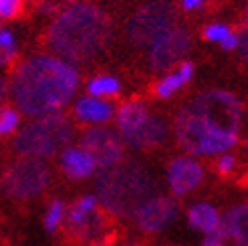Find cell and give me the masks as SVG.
<instances>
[{"label": "cell", "instance_id": "1", "mask_svg": "<svg viewBox=\"0 0 248 246\" xmlns=\"http://www.w3.org/2000/svg\"><path fill=\"white\" fill-rule=\"evenodd\" d=\"M244 107L236 95L222 89L204 91L176 117L173 131L178 143L194 155H214L238 141Z\"/></svg>", "mask_w": 248, "mask_h": 246}, {"label": "cell", "instance_id": "2", "mask_svg": "<svg viewBox=\"0 0 248 246\" xmlns=\"http://www.w3.org/2000/svg\"><path fill=\"white\" fill-rule=\"evenodd\" d=\"M77 87L79 73L71 63L53 55H36L18 65L10 93L24 115L43 117L63 109Z\"/></svg>", "mask_w": 248, "mask_h": 246}, {"label": "cell", "instance_id": "3", "mask_svg": "<svg viewBox=\"0 0 248 246\" xmlns=\"http://www.w3.org/2000/svg\"><path fill=\"white\" fill-rule=\"evenodd\" d=\"M111 39V20L87 0H73L55 16L46 43L59 59L81 63L97 57Z\"/></svg>", "mask_w": 248, "mask_h": 246}, {"label": "cell", "instance_id": "4", "mask_svg": "<svg viewBox=\"0 0 248 246\" xmlns=\"http://www.w3.org/2000/svg\"><path fill=\"white\" fill-rule=\"evenodd\" d=\"M155 192L152 174L135 162L105 168L97 178V200L115 216H133L138 206L154 198Z\"/></svg>", "mask_w": 248, "mask_h": 246}, {"label": "cell", "instance_id": "5", "mask_svg": "<svg viewBox=\"0 0 248 246\" xmlns=\"http://www.w3.org/2000/svg\"><path fill=\"white\" fill-rule=\"evenodd\" d=\"M75 138V127L67 115L48 113L31 121L18 135L12 147L22 157H48L65 147Z\"/></svg>", "mask_w": 248, "mask_h": 246}, {"label": "cell", "instance_id": "6", "mask_svg": "<svg viewBox=\"0 0 248 246\" xmlns=\"http://www.w3.org/2000/svg\"><path fill=\"white\" fill-rule=\"evenodd\" d=\"M48 182H51V174L41 159L20 157L2 174L0 188L15 200H29L43 194Z\"/></svg>", "mask_w": 248, "mask_h": 246}, {"label": "cell", "instance_id": "7", "mask_svg": "<svg viewBox=\"0 0 248 246\" xmlns=\"http://www.w3.org/2000/svg\"><path fill=\"white\" fill-rule=\"evenodd\" d=\"M178 24V12L171 2L155 0L147 2L131 16L127 34L135 46H150L159 34H164Z\"/></svg>", "mask_w": 248, "mask_h": 246}, {"label": "cell", "instance_id": "8", "mask_svg": "<svg viewBox=\"0 0 248 246\" xmlns=\"http://www.w3.org/2000/svg\"><path fill=\"white\" fill-rule=\"evenodd\" d=\"M192 46V34L184 27H171L150 45V65L155 71H166L176 63H182L184 55Z\"/></svg>", "mask_w": 248, "mask_h": 246}, {"label": "cell", "instance_id": "9", "mask_svg": "<svg viewBox=\"0 0 248 246\" xmlns=\"http://www.w3.org/2000/svg\"><path fill=\"white\" fill-rule=\"evenodd\" d=\"M81 147L89 152L97 168H111L121 162L123 141L121 138L107 127H91L81 135Z\"/></svg>", "mask_w": 248, "mask_h": 246}, {"label": "cell", "instance_id": "10", "mask_svg": "<svg viewBox=\"0 0 248 246\" xmlns=\"http://www.w3.org/2000/svg\"><path fill=\"white\" fill-rule=\"evenodd\" d=\"M178 212V200L170 198V196H154L141 206H138V210L133 212V220L143 232H159L176 220Z\"/></svg>", "mask_w": 248, "mask_h": 246}, {"label": "cell", "instance_id": "11", "mask_svg": "<svg viewBox=\"0 0 248 246\" xmlns=\"http://www.w3.org/2000/svg\"><path fill=\"white\" fill-rule=\"evenodd\" d=\"M204 178L202 166L192 157H176L168 166V184L176 196L190 194Z\"/></svg>", "mask_w": 248, "mask_h": 246}, {"label": "cell", "instance_id": "12", "mask_svg": "<svg viewBox=\"0 0 248 246\" xmlns=\"http://www.w3.org/2000/svg\"><path fill=\"white\" fill-rule=\"evenodd\" d=\"M166 139H168V125H166V121L157 115H150L131 135L125 138V141L133 147H138V150L157 147Z\"/></svg>", "mask_w": 248, "mask_h": 246}, {"label": "cell", "instance_id": "13", "mask_svg": "<svg viewBox=\"0 0 248 246\" xmlns=\"http://www.w3.org/2000/svg\"><path fill=\"white\" fill-rule=\"evenodd\" d=\"M61 166H63L65 174L73 180H83L91 176L97 168L91 154L85 152L83 147H67L63 155H61Z\"/></svg>", "mask_w": 248, "mask_h": 246}, {"label": "cell", "instance_id": "14", "mask_svg": "<svg viewBox=\"0 0 248 246\" xmlns=\"http://www.w3.org/2000/svg\"><path fill=\"white\" fill-rule=\"evenodd\" d=\"M150 115L152 113L147 105L140 99H131L127 103H123L117 111V129L121 133V138L125 139L127 135H131Z\"/></svg>", "mask_w": 248, "mask_h": 246}, {"label": "cell", "instance_id": "15", "mask_svg": "<svg viewBox=\"0 0 248 246\" xmlns=\"http://www.w3.org/2000/svg\"><path fill=\"white\" fill-rule=\"evenodd\" d=\"M113 105L107 99H97V97H81L75 103V115L87 123H107L113 117Z\"/></svg>", "mask_w": 248, "mask_h": 246}, {"label": "cell", "instance_id": "16", "mask_svg": "<svg viewBox=\"0 0 248 246\" xmlns=\"http://www.w3.org/2000/svg\"><path fill=\"white\" fill-rule=\"evenodd\" d=\"M192 77H194V65L188 63V61H182L176 71L168 73L164 79L157 81V85H155V95L162 97V99H168V97H171L176 91H180Z\"/></svg>", "mask_w": 248, "mask_h": 246}, {"label": "cell", "instance_id": "17", "mask_svg": "<svg viewBox=\"0 0 248 246\" xmlns=\"http://www.w3.org/2000/svg\"><path fill=\"white\" fill-rule=\"evenodd\" d=\"M220 222L238 246H248V204L232 208L226 218L220 220Z\"/></svg>", "mask_w": 248, "mask_h": 246}, {"label": "cell", "instance_id": "18", "mask_svg": "<svg viewBox=\"0 0 248 246\" xmlns=\"http://www.w3.org/2000/svg\"><path fill=\"white\" fill-rule=\"evenodd\" d=\"M188 222L192 228L204 232V234H210V232H214L220 226V214L210 204H196L188 212Z\"/></svg>", "mask_w": 248, "mask_h": 246}, {"label": "cell", "instance_id": "19", "mask_svg": "<svg viewBox=\"0 0 248 246\" xmlns=\"http://www.w3.org/2000/svg\"><path fill=\"white\" fill-rule=\"evenodd\" d=\"M204 39L210 43H218L224 51H234L240 46V36L224 22H212L204 29Z\"/></svg>", "mask_w": 248, "mask_h": 246}, {"label": "cell", "instance_id": "20", "mask_svg": "<svg viewBox=\"0 0 248 246\" xmlns=\"http://www.w3.org/2000/svg\"><path fill=\"white\" fill-rule=\"evenodd\" d=\"M87 91H89L91 97H97V99H109V97L119 95L121 83L119 79L111 75H97L87 83Z\"/></svg>", "mask_w": 248, "mask_h": 246}, {"label": "cell", "instance_id": "21", "mask_svg": "<svg viewBox=\"0 0 248 246\" xmlns=\"http://www.w3.org/2000/svg\"><path fill=\"white\" fill-rule=\"evenodd\" d=\"M63 216H65V204L61 200H55L46 210V218H45V228L48 232H55L59 228V224L63 222Z\"/></svg>", "mask_w": 248, "mask_h": 246}, {"label": "cell", "instance_id": "22", "mask_svg": "<svg viewBox=\"0 0 248 246\" xmlns=\"http://www.w3.org/2000/svg\"><path fill=\"white\" fill-rule=\"evenodd\" d=\"M202 246H238V244L234 242V238L228 234V230L222 226V222H220V226H218L214 232L206 234Z\"/></svg>", "mask_w": 248, "mask_h": 246}, {"label": "cell", "instance_id": "23", "mask_svg": "<svg viewBox=\"0 0 248 246\" xmlns=\"http://www.w3.org/2000/svg\"><path fill=\"white\" fill-rule=\"evenodd\" d=\"M18 119H20L18 111H15V109H10V107H4L2 111H0V135L15 131L18 125Z\"/></svg>", "mask_w": 248, "mask_h": 246}, {"label": "cell", "instance_id": "24", "mask_svg": "<svg viewBox=\"0 0 248 246\" xmlns=\"http://www.w3.org/2000/svg\"><path fill=\"white\" fill-rule=\"evenodd\" d=\"M24 6V0H0V20L16 18Z\"/></svg>", "mask_w": 248, "mask_h": 246}, {"label": "cell", "instance_id": "25", "mask_svg": "<svg viewBox=\"0 0 248 246\" xmlns=\"http://www.w3.org/2000/svg\"><path fill=\"white\" fill-rule=\"evenodd\" d=\"M0 48L6 51L10 57H16V39L6 29H0Z\"/></svg>", "mask_w": 248, "mask_h": 246}, {"label": "cell", "instance_id": "26", "mask_svg": "<svg viewBox=\"0 0 248 246\" xmlns=\"http://www.w3.org/2000/svg\"><path fill=\"white\" fill-rule=\"evenodd\" d=\"M234 168H236V159H234V155H228V154L220 155L218 164H216V169H218V174L222 178H228L234 171Z\"/></svg>", "mask_w": 248, "mask_h": 246}, {"label": "cell", "instance_id": "27", "mask_svg": "<svg viewBox=\"0 0 248 246\" xmlns=\"http://www.w3.org/2000/svg\"><path fill=\"white\" fill-rule=\"evenodd\" d=\"M208 2V0H180V6L184 8V10H188V12H192V10H198V8H202L204 4Z\"/></svg>", "mask_w": 248, "mask_h": 246}, {"label": "cell", "instance_id": "28", "mask_svg": "<svg viewBox=\"0 0 248 246\" xmlns=\"http://www.w3.org/2000/svg\"><path fill=\"white\" fill-rule=\"evenodd\" d=\"M10 61H15V57H10L6 51H2V48H0V67L6 65V63H10Z\"/></svg>", "mask_w": 248, "mask_h": 246}, {"label": "cell", "instance_id": "29", "mask_svg": "<svg viewBox=\"0 0 248 246\" xmlns=\"http://www.w3.org/2000/svg\"><path fill=\"white\" fill-rule=\"evenodd\" d=\"M6 91H8V85H6V81L4 79H0V101L6 97Z\"/></svg>", "mask_w": 248, "mask_h": 246}, {"label": "cell", "instance_id": "30", "mask_svg": "<svg viewBox=\"0 0 248 246\" xmlns=\"http://www.w3.org/2000/svg\"><path fill=\"white\" fill-rule=\"evenodd\" d=\"M246 22H248V6H246Z\"/></svg>", "mask_w": 248, "mask_h": 246}, {"label": "cell", "instance_id": "31", "mask_svg": "<svg viewBox=\"0 0 248 246\" xmlns=\"http://www.w3.org/2000/svg\"><path fill=\"white\" fill-rule=\"evenodd\" d=\"M246 152H248V141H246Z\"/></svg>", "mask_w": 248, "mask_h": 246}, {"label": "cell", "instance_id": "32", "mask_svg": "<svg viewBox=\"0 0 248 246\" xmlns=\"http://www.w3.org/2000/svg\"><path fill=\"white\" fill-rule=\"evenodd\" d=\"M129 246H138V244H129Z\"/></svg>", "mask_w": 248, "mask_h": 246}]
</instances>
